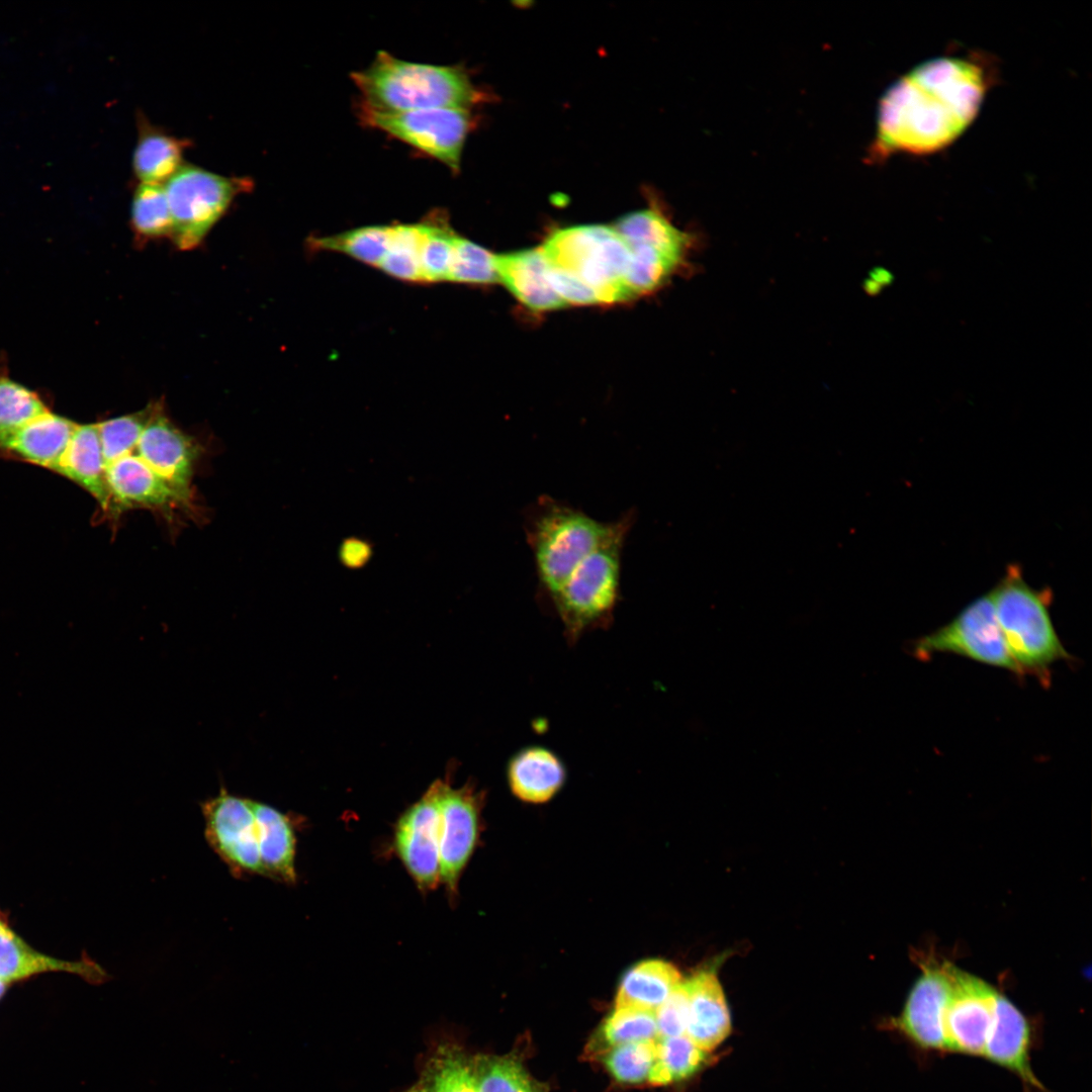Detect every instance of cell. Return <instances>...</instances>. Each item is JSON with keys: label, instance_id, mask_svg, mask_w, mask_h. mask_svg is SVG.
<instances>
[{"label": "cell", "instance_id": "d6986e66", "mask_svg": "<svg viewBox=\"0 0 1092 1092\" xmlns=\"http://www.w3.org/2000/svg\"><path fill=\"white\" fill-rule=\"evenodd\" d=\"M76 426L47 411L18 428L0 431V453L54 471Z\"/></svg>", "mask_w": 1092, "mask_h": 1092}, {"label": "cell", "instance_id": "8d00e7d4", "mask_svg": "<svg viewBox=\"0 0 1092 1092\" xmlns=\"http://www.w3.org/2000/svg\"><path fill=\"white\" fill-rule=\"evenodd\" d=\"M603 1060L609 1074L621 1084H642L655 1062L656 1040L635 1041L608 1050Z\"/></svg>", "mask_w": 1092, "mask_h": 1092}, {"label": "cell", "instance_id": "7402d4cb", "mask_svg": "<svg viewBox=\"0 0 1092 1092\" xmlns=\"http://www.w3.org/2000/svg\"><path fill=\"white\" fill-rule=\"evenodd\" d=\"M498 281L527 307L551 310L565 305L549 278V266L541 249L495 255Z\"/></svg>", "mask_w": 1092, "mask_h": 1092}, {"label": "cell", "instance_id": "9a60e30c", "mask_svg": "<svg viewBox=\"0 0 1092 1092\" xmlns=\"http://www.w3.org/2000/svg\"><path fill=\"white\" fill-rule=\"evenodd\" d=\"M187 507L196 461L201 453L195 440L177 428L156 403L133 450Z\"/></svg>", "mask_w": 1092, "mask_h": 1092}, {"label": "cell", "instance_id": "8fae6325", "mask_svg": "<svg viewBox=\"0 0 1092 1092\" xmlns=\"http://www.w3.org/2000/svg\"><path fill=\"white\" fill-rule=\"evenodd\" d=\"M953 968L949 963H923L901 1013L889 1021V1028L922 1052L945 1054L944 1016Z\"/></svg>", "mask_w": 1092, "mask_h": 1092}, {"label": "cell", "instance_id": "8992f818", "mask_svg": "<svg viewBox=\"0 0 1092 1092\" xmlns=\"http://www.w3.org/2000/svg\"><path fill=\"white\" fill-rule=\"evenodd\" d=\"M540 249L549 266L580 280L594 291L599 302L632 298L626 286L631 252L614 226L584 224L559 229Z\"/></svg>", "mask_w": 1092, "mask_h": 1092}, {"label": "cell", "instance_id": "2e32d148", "mask_svg": "<svg viewBox=\"0 0 1092 1092\" xmlns=\"http://www.w3.org/2000/svg\"><path fill=\"white\" fill-rule=\"evenodd\" d=\"M1032 1030L1025 1015L999 993L984 1059L1017 1076L1026 1092H1046L1030 1065Z\"/></svg>", "mask_w": 1092, "mask_h": 1092}, {"label": "cell", "instance_id": "44dd1931", "mask_svg": "<svg viewBox=\"0 0 1092 1092\" xmlns=\"http://www.w3.org/2000/svg\"><path fill=\"white\" fill-rule=\"evenodd\" d=\"M566 778L563 759L543 745L520 748L507 764L511 792L527 803L541 804L551 800L564 786Z\"/></svg>", "mask_w": 1092, "mask_h": 1092}, {"label": "cell", "instance_id": "f35d334b", "mask_svg": "<svg viewBox=\"0 0 1092 1092\" xmlns=\"http://www.w3.org/2000/svg\"><path fill=\"white\" fill-rule=\"evenodd\" d=\"M156 403L144 410L97 423L105 464L131 453L149 422Z\"/></svg>", "mask_w": 1092, "mask_h": 1092}, {"label": "cell", "instance_id": "836d02e7", "mask_svg": "<svg viewBox=\"0 0 1092 1092\" xmlns=\"http://www.w3.org/2000/svg\"><path fill=\"white\" fill-rule=\"evenodd\" d=\"M131 225L144 239L171 237L172 216L165 185L141 183L131 202Z\"/></svg>", "mask_w": 1092, "mask_h": 1092}, {"label": "cell", "instance_id": "4dcf8cb0", "mask_svg": "<svg viewBox=\"0 0 1092 1092\" xmlns=\"http://www.w3.org/2000/svg\"><path fill=\"white\" fill-rule=\"evenodd\" d=\"M420 267L423 283L446 281L457 234L439 212L421 221Z\"/></svg>", "mask_w": 1092, "mask_h": 1092}, {"label": "cell", "instance_id": "ac0fdd59", "mask_svg": "<svg viewBox=\"0 0 1092 1092\" xmlns=\"http://www.w3.org/2000/svg\"><path fill=\"white\" fill-rule=\"evenodd\" d=\"M688 994L686 1035L701 1050L711 1052L731 1031V1017L716 973L704 970L682 982Z\"/></svg>", "mask_w": 1092, "mask_h": 1092}, {"label": "cell", "instance_id": "d6a6232c", "mask_svg": "<svg viewBox=\"0 0 1092 1092\" xmlns=\"http://www.w3.org/2000/svg\"><path fill=\"white\" fill-rule=\"evenodd\" d=\"M628 247L631 259L626 286L632 298L658 289L688 265L647 246Z\"/></svg>", "mask_w": 1092, "mask_h": 1092}, {"label": "cell", "instance_id": "5bb4252c", "mask_svg": "<svg viewBox=\"0 0 1092 1092\" xmlns=\"http://www.w3.org/2000/svg\"><path fill=\"white\" fill-rule=\"evenodd\" d=\"M439 780L397 820L394 849L418 888L435 890L440 878Z\"/></svg>", "mask_w": 1092, "mask_h": 1092}, {"label": "cell", "instance_id": "e575fe53", "mask_svg": "<svg viewBox=\"0 0 1092 1092\" xmlns=\"http://www.w3.org/2000/svg\"><path fill=\"white\" fill-rule=\"evenodd\" d=\"M391 239L379 268L407 282L423 283L420 267L421 222L391 225Z\"/></svg>", "mask_w": 1092, "mask_h": 1092}, {"label": "cell", "instance_id": "4316f807", "mask_svg": "<svg viewBox=\"0 0 1092 1092\" xmlns=\"http://www.w3.org/2000/svg\"><path fill=\"white\" fill-rule=\"evenodd\" d=\"M140 121V133L132 158L133 171L141 183L167 182L181 168L187 142Z\"/></svg>", "mask_w": 1092, "mask_h": 1092}, {"label": "cell", "instance_id": "f1b7e54d", "mask_svg": "<svg viewBox=\"0 0 1092 1092\" xmlns=\"http://www.w3.org/2000/svg\"><path fill=\"white\" fill-rule=\"evenodd\" d=\"M658 1038L655 1012L637 1008H616L603 1022L589 1044L592 1055L625 1043Z\"/></svg>", "mask_w": 1092, "mask_h": 1092}, {"label": "cell", "instance_id": "60d3db41", "mask_svg": "<svg viewBox=\"0 0 1092 1092\" xmlns=\"http://www.w3.org/2000/svg\"><path fill=\"white\" fill-rule=\"evenodd\" d=\"M688 1015V994L681 982L655 1011L658 1038L685 1034Z\"/></svg>", "mask_w": 1092, "mask_h": 1092}, {"label": "cell", "instance_id": "4fadbf2b", "mask_svg": "<svg viewBox=\"0 0 1092 1092\" xmlns=\"http://www.w3.org/2000/svg\"><path fill=\"white\" fill-rule=\"evenodd\" d=\"M1000 992L957 967L944 1016L945 1054L983 1057Z\"/></svg>", "mask_w": 1092, "mask_h": 1092}, {"label": "cell", "instance_id": "e0dca14e", "mask_svg": "<svg viewBox=\"0 0 1092 1092\" xmlns=\"http://www.w3.org/2000/svg\"><path fill=\"white\" fill-rule=\"evenodd\" d=\"M113 514L135 508L169 511L184 503L133 451L105 464Z\"/></svg>", "mask_w": 1092, "mask_h": 1092}, {"label": "cell", "instance_id": "d4e9b609", "mask_svg": "<svg viewBox=\"0 0 1092 1092\" xmlns=\"http://www.w3.org/2000/svg\"><path fill=\"white\" fill-rule=\"evenodd\" d=\"M614 229L628 246H647L685 263L698 243L695 234L679 230L655 209L630 212Z\"/></svg>", "mask_w": 1092, "mask_h": 1092}, {"label": "cell", "instance_id": "b9f144b4", "mask_svg": "<svg viewBox=\"0 0 1092 1092\" xmlns=\"http://www.w3.org/2000/svg\"><path fill=\"white\" fill-rule=\"evenodd\" d=\"M8 985H9L8 982L0 979V998L3 996V994L6 991V988H7Z\"/></svg>", "mask_w": 1092, "mask_h": 1092}, {"label": "cell", "instance_id": "ba28073f", "mask_svg": "<svg viewBox=\"0 0 1092 1092\" xmlns=\"http://www.w3.org/2000/svg\"><path fill=\"white\" fill-rule=\"evenodd\" d=\"M361 119L370 127L438 160L458 172L472 118L468 109L435 108L401 112L361 107Z\"/></svg>", "mask_w": 1092, "mask_h": 1092}, {"label": "cell", "instance_id": "30bf717a", "mask_svg": "<svg viewBox=\"0 0 1092 1092\" xmlns=\"http://www.w3.org/2000/svg\"><path fill=\"white\" fill-rule=\"evenodd\" d=\"M204 836L210 848L236 878L262 876L261 831L252 800L221 787L200 804Z\"/></svg>", "mask_w": 1092, "mask_h": 1092}, {"label": "cell", "instance_id": "5b68a950", "mask_svg": "<svg viewBox=\"0 0 1092 1092\" xmlns=\"http://www.w3.org/2000/svg\"><path fill=\"white\" fill-rule=\"evenodd\" d=\"M632 528H623L584 557L547 605L558 616L569 643L613 623L621 600L624 547Z\"/></svg>", "mask_w": 1092, "mask_h": 1092}, {"label": "cell", "instance_id": "52a82bcc", "mask_svg": "<svg viewBox=\"0 0 1092 1092\" xmlns=\"http://www.w3.org/2000/svg\"><path fill=\"white\" fill-rule=\"evenodd\" d=\"M250 186L244 179L226 178L204 169L182 165L165 183L172 216L171 238L178 249L197 247L222 216L235 196Z\"/></svg>", "mask_w": 1092, "mask_h": 1092}, {"label": "cell", "instance_id": "ffe728a7", "mask_svg": "<svg viewBox=\"0 0 1092 1092\" xmlns=\"http://www.w3.org/2000/svg\"><path fill=\"white\" fill-rule=\"evenodd\" d=\"M50 972L76 975L93 984L107 979L104 969L88 958L66 961L37 951L0 919V979L10 983Z\"/></svg>", "mask_w": 1092, "mask_h": 1092}, {"label": "cell", "instance_id": "9c48e42d", "mask_svg": "<svg viewBox=\"0 0 1092 1092\" xmlns=\"http://www.w3.org/2000/svg\"><path fill=\"white\" fill-rule=\"evenodd\" d=\"M935 653H952L1021 674L1004 641L990 594L978 598L948 624L914 644V654L921 659Z\"/></svg>", "mask_w": 1092, "mask_h": 1092}, {"label": "cell", "instance_id": "1f68e13d", "mask_svg": "<svg viewBox=\"0 0 1092 1092\" xmlns=\"http://www.w3.org/2000/svg\"><path fill=\"white\" fill-rule=\"evenodd\" d=\"M391 225H368L342 234L313 238L309 244L315 250L344 253L367 265L379 267L387 253Z\"/></svg>", "mask_w": 1092, "mask_h": 1092}, {"label": "cell", "instance_id": "74e56055", "mask_svg": "<svg viewBox=\"0 0 1092 1092\" xmlns=\"http://www.w3.org/2000/svg\"><path fill=\"white\" fill-rule=\"evenodd\" d=\"M446 281L467 284H488L498 281L495 255L457 235Z\"/></svg>", "mask_w": 1092, "mask_h": 1092}, {"label": "cell", "instance_id": "d590c367", "mask_svg": "<svg viewBox=\"0 0 1092 1092\" xmlns=\"http://www.w3.org/2000/svg\"><path fill=\"white\" fill-rule=\"evenodd\" d=\"M477 1092H539L525 1069L510 1057L472 1060Z\"/></svg>", "mask_w": 1092, "mask_h": 1092}, {"label": "cell", "instance_id": "277c9868", "mask_svg": "<svg viewBox=\"0 0 1092 1092\" xmlns=\"http://www.w3.org/2000/svg\"><path fill=\"white\" fill-rule=\"evenodd\" d=\"M990 595L1004 641L1020 673L1049 680L1051 666L1071 658L1052 622L1050 596L1031 588L1015 567Z\"/></svg>", "mask_w": 1092, "mask_h": 1092}, {"label": "cell", "instance_id": "f546056e", "mask_svg": "<svg viewBox=\"0 0 1092 1092\" xmlns=\"http://www.w3.org/2000/svg\"><path fill=\"white\" fill-rule=\"evenodd\" d=\"M706 1053L686 1034L656 1039V1057L648 1076L652 1085H667L693 1076L706 1061Z\"/></svg>", "mask_w": 1092, "mask_h": 1092}, {"label": "cell", "instance_id": "6da1fadb", "mask_svg": "<svg viewBox=\"0 0 1092 1092\" xmlns=\"http://www.w3.org/2000/svg\"><path fill=\"white\" fill-rule=\"evenodd\" d=\"M988 81L971 58L938 57L914 67L880 100L869 160L930 154L950 145L978 114Z\"/></svg>", "mask_w": 1092, "mask_h": 1092}, {"label": "cell", "instance_id": "603a6c76", "mask_svg": "<svg viewBox=\"0 0 1092 1092\" xmlns=\"http://www.w3.org/2000/svg\"><path fill=\"white\" fill-rule=\"evenodd\" d=\"M97 424H77L55 472L87 490L103 511L113 514Z\"/></svg>", "mask_w": 1092, "mask_h": 1092}, {"label": "cell", "instance_id": "7c38bea8", "mask_svg": "<svg viewBox=\"0 0 1092 1092\" xmlns=\"http://www.w3.org/2000/svg\"><path fill=\"white\" fill-rule=\"evenodd\" d=\"M482 795L471 785L454 789L439 780L440 878L451 899L477 842Z\"/></svg>", "mask_w": 1092, "mask_h": 1092}, {"label": "cell", "instance_id": "ab89813d", "mask_svg": "<svg viewBox=\"0 0 1092 1092\" xmlns=\"http://www.w3.org/2000/svg\"><path fill=\"white\" fill-rule=\"evenodd\" d=\"M47 411L33 391L0 377V431L18 428Z\"/></svg>", "mask_w": 1092, "mask_h": 1092}, {"label": "cell", "instance_id": "3957f363", "mask_svg": "<svg viewBox=\"0 0 1092 1092\" xmlns=\"http://www.w3.org/2000/svg\"><path fill=\"white\" fill-rule=\"evenodd\" d=\"M351 79L363 97L361 107L375 111L469 109L483 97L460 66L403 61L385 51Z\"/></svg>", "mask_w": 1092, "mask_h": 1092}, {"label": "cell", "instance_id": "484cf974", "mask_svg": "<svg viewBox=\"0 0 1092 1092\" xmlns=\"http://www.w3.org/2000/svg\"><path fill=\"white\" fill-rule=\"evenodd\" d=\"M681 983L678 970L662 960H647L633 966L623 977L616 1008H637L655 1012Z\"/></svg>", "mask_w": 1092, "mask_h": 1092}, {"label": "cell", "instance_id": "83f0119b", "mask_svg": "<svg viewBox=\"0 0 1092 1092\" xmlns=\"http://www.w3.org/2000/svg\"><path fill=\"white\" fill-rule=\"evenodd\" d=\"M406 1092H477L472 1061L453 1046H440Z\"/></svg>", "mask_w": 1092, "mask_h": 1092}, {"label": "cell", "instance_id": "7a4b0ae2", "mask_svg": "<svg viewBox=\"0 0 1092 1092\" xmlns=\"http://www.w3.org/2000/svg\"><path fill=\"white\" fill-rule=\"evenodd\" d=\"M629 509L612 521H601L583 510L548 494L538 496L524 513V533L532 553L537 589L545 605L592 551L636 522Z\"/></svg>", "mask_w": 1092, "mask_h": 1092}, {"label": "cell", "instance_id": "cb8c5ba5", "mask_svg": "<svg viewBox=\"0 0 1092 1092\" xmlns=\"http://www.w3.org/2000/svg\"><path fill=\"white\" fill-rule=\"evenodd\" d=\"M252 805L261 831L263 877L294 884L296 834L291 817L268 804L252 800Z\"/></svg>", "mask_w": 1092, "mask_h": 1092}]
</instances>
